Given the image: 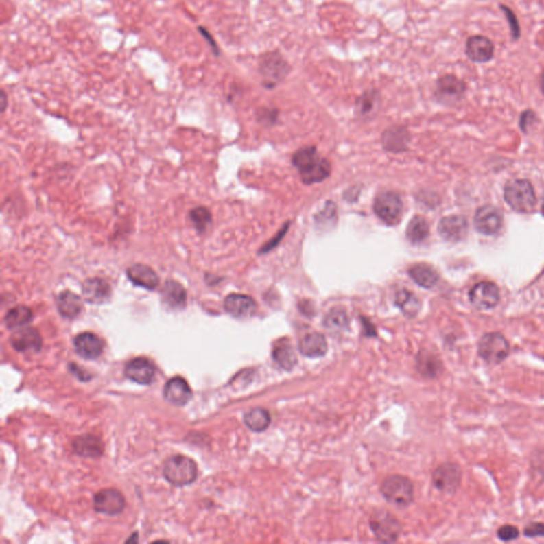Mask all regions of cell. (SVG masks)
Returning a JSON list of instances; mask_svg holds the SVG:
<instances>
[{"instance_id":"obj_25","label":"cell","mask_w":544,"mask_h":544,"mask_svg":"<svg viewBox=\"0 0 544 544\" xmlns=\"http://www.w3.org/2000/svg\"><path fill=\"white\" fill-rule=\"evenodd\" d=\"M73 447L77 454L88 458L100 457L104 453V443L102 439L90 434L77 437L73 440Z\"/></svg>"},{"instance_id":"obj_42","label":"cell","mask_w":544,"mask_h":544,"mask_svg":"<svg viewBox=\"0 0 544 544\" xmlns=\"http://www.w3.org/2000/svg\"><path fill=\"white\" fill-rule=\"evenodd\" d=\"M288 228H289V224H286L285 226H283L282 230H281V231L279 232V233L276 234V235L274 236V237L272 238L271 241H269L268 243L266 244V245L263 246V248L262 249H261V251H259V253L269 252L270 250L274 249V248L276 247V246L278 245V244L280 243L281 241H282V238L284 237V235H285L286 232H287Z\"/></svg>"},{"instance_id":"obj_28","label":"cell","mask_w":544,"mask_h":544,"mask_svg":"<svg viewBox=\"0 0 544 544\" xmlns=\"http://www.w3.org/2000/svg\"><path fill=\"white\" fill-rule=\"evenodd\" d=\"M244 421L248 429L255 433L266 431L270 425L271 417L268 410L264 408H253L246 412L244 416Z\"/></svg>"},{"instance_id":"obj_12","label":"cell","mask_w":544,"mask_h":544,"mask_svg":"<svg viewBox=\"0 0 544 544\" xmlns=\"http://www.w3.org/2000/svg\"><path fill=\"white\" fill-rule=\"evenodd\" d=\"M126 499L119 491L112 488L102 489L94 497V508L97 512L115 516L125 509Z\"/></svg>"},{"instance_id":"obj_44","label":"cell","mask_w":544,"mask_h":544,"mask_svg":"<svg viewBox=\"0 0 544 544\" xmlns=\"http://www.w3.org/2000/svg\"><path fill=\"white\" fill-rule=\"evenodd\" d=\"M535 121V114L532 113V111L525 112L522 115V118H521V126H522V129L524 130L525 126L530 125V121Z\"/></svg>"},{"instance_id":"obj_30","label":"cell","mask_w":544,"mask_h":544,"mask_svg":"<svg viewBox=\"0 0 544 544\" xmlns=\"http://www.w3.org/2000/svg\"><path fill=\"white\" fill-rule=\"evenodd\" d=\"M32 318L34 314L28 307L19 305L8 311L5 316V323L8 329L14 330V329L24 328L25 325L32 321Z\"/></svg>"},{"instance_id":"obj_43","label":"cell","mask_w":544,"mask_h":544,"mask_svg":"<svg viewBox=\"0 0 544 544\" xmlns=\"http://www.w3.org/2000/svg\"><path fill=\"white\" fill-rule=\"evenodd\" d=\"M198 31L200 32L201 36H202L203 38L208 40L209 45L211 46L212 48L213 52H214L216 56H220V47L217 45V43L215 42L214 38H213L212 34L209 32L204 27L199 26Z\"/></svg>"},{"instance_id":"obj_23","label":"cell","mask_w":544,"mask_h":544,"mask_svg":"<svg viewBox=\"0 0 544 544\" xmlns=\"http://www.w3.org/2000/svg\"><path fill=\"white\" fill-rule=\"evenodd\" d=\"M161 294H162L163 302L170 309H183L187 305V290L177 281H166Z\"/></svg>"},{"instance_id":"obj_24","label":"cell","mask_w":544,"mask_h":544,"mask_svg":"<svg viewBox=\"0 0 544 544\" xmlns=\"http://www.w3.org/2000/svg\"><path fill=\"white\" fill-rule=\"evenodd\" d=\"M57 307L64 318L75 319L82 311L83 301L80 296L75 295L71 290H64L58 296Z\"/></svg>"},{"instance_id":"obj_26","label":"cell","mask_w":544,"mask_h":544,"mask_svg":"<svg viewBox=\"0 0 544 544\" xmlns=\"http://www.w3.org/2000/svg\"><path fill=\"white\" fill-rule=\"evenodd\" d=\"M299 350L307 357H321L328 351V344L322 334L311 333L300 340Z\"/></svg>"},{"instance_id":"obj_9","label":"cell","mask_w":544,"mask_h":544,"mask_svg":"<svg viewBox=\"0 0 544 544\" xmlns=\"http://www.w3.org/2000/svg\"><path fill=\"white\" fill-rule=\"evenodd\" d=\"M462 472L460 466L453 462L441 464L433 474L435 487L442 493H454L462 483Z\"/></svg>"},{"instance_id":"obj_45","label":"cell","mask_w":544,"mask_h":544,"mask_svg":"<svg viewBox=\"0 0 544 544\" xmlns=\"http://www.w3.org/2000/svg\"><path fill=\"white\" fill-rule=\"evenodd\" d=\"M0 102H1V112L5 113V110L8 108V96L7 93L5 92V90H1V94H0Z\"/></svg>"},{"instance_id":"obj_15","label":"cell","mask_w":544,"mask_h":544,"mask_svg":"<svg viewBox=\"0 0 544 544\" xmlns=\"http://www.w3.org/2000/svg\"><path fill=\"white\" fill-rule=\"evenodd\" d=\"M438 232L445 241L457 243L468 234V222L464 216L458 215L445 217L439 222Z\"/></svg>"},{"instance_id":"obj_40","label":"cell","mask_w":544,"mask_h":544,"mask_svg":"<svg viewBox=\"0 0 544 544\" xmlns=\"http://www.w3.org/2000/svg\"><path fill=\"white\" fill-rule=\"evenodd\" d=\"M497 535L502 541H514L520 537V532L515 525H503L497 530Z\"/></svg>"},{"instance_id":"obj_8","label":"cell","mask_w":544,"mask_h":544,"mask_svg":"<svg viewBox=\"0 0 544 544\" xmlns=\"http://www.w3.org/2000/svg\"><path fill=\"white\" fill-rule=\"evenodd\" d=\"M499 287L493 282L477 283L469 294L470 302L480 311L495 309L499 302Z\"/></svg>"},{"instance_id":"obj_27","label":"cell","mask_w":544,"mask_h":544,"mask_svg":"<svg viewBox=\"0 0 544 544\" xmlns=\"http://www.w3.org/2000/svg\"><path fill=\"white\" fill-rule=\"evenodd\" d=\"M412 281L423 288H431L439 280L438 272L429 265L419 263L410 267L408 271Z\"/></svg>"},{"instance_id":"obj_3","label":"cell","mask_w":544,"mask_h":544,"mask_svg":"<svg viewBox=\"0 0 544 544\" xmlns=\"http://www.w3.org/2000/svg\"><path fill=\"white\" fill-rule=\"evenodd\" d=\"M166 481L177 487L189 485L197 478V464L189 457L175 455L166 460L163 468Z\"/></svg>"},{"instance_id":"obj_46","label":"cell","mask_w":544,"mask_h":544,"mask_svg":"<svg viewBox=\"0 0 544 544\" xmlns=\"http://www.w3.org/2000/svg\"><path fill=\"white\" fill-rule=\"evenodd\" d=\"M540 88H541L542 93L544 95V71L542 73L541 78H540Z\"/></svg>"},{"instance_id":"obj_29","label":"cell","mask_w":544,"mask_h":544,"mask_svg":"<svg viewBox=\"0 0 544 544\" xmlns=\"http://www.w3.org/2000/svg\"><path fill=\"white\" fill-rule=\"evenodd\" d=\"M383 144L387 150L392 152L405 150L408 144V133L403 128H392L387 130L383 137Z\"/></svg>"},{"instance_id":"obj_31","label":"cell","mask_w":544,"mask_h":544,"mask_svg":"<svg viewBox=\"0 0 544 544\" xmlns=\"http://www.w3.org/2000/svg\"><path fill=\"white\" fill-rule=\"evenodd\" d=\"M418 369L423 377L434 379L440 375L442 364L436 355L431 352H421L418 356Z\"/></svg>"},{"instance_id":"obj_4","label":"cell","mask_w":544,"mask_h":544,"mask_svg":"<svg viewBox=\"0 0 544 544\" xmlns=\"http://www.w3.org/2000/svg\"><path fill=\"white\" fill-rule=\"evenodd\" d=\"M510 353V344L504 335L499 332L486 333L478 340L477 354L489 365H499Z\"/></svg>"},{"instance_id":"obj_38","label":"cell","mask_w":544,"mask_h":544,"mask_svg":"<svg viewBox=\"0 0 544 544\" xmlns=\"http://www.w3.org/2000/svg\"><path fill=\"white\" fill-rule=\"evenodd\" d=\"M337 220L336 206L334 203L328 202L325 204L323 211L319 213L318 216H316V224L319 228H327V226H333Z\"/></svg>"},{"instance_id":"obj_34","label":"cell","mask_w":544,"mask_h":544,"mask_svg":"<svg viewBox=\"0 0 544 544\" xmlns=\"http://www.w3.org/2000/svg\"><path fill=\"white\" fill-rule=\"evenodd\" d=\"M189 220L195 226L197 232L200 234L206 233L213 224L212 213L208 208L197 206L189 212Z\"/></svg>"},{"instance_id":"obj_1","label":"cell","mask_w":544,"mask_h":544,"mask_svg":"<svg viewBox=\"0 0 544 544\" xmlns=\"http://www.w3.org/2000/svg\"><path fill=\"white\" fill-rule=\"evenodd\" d=\"M292 164L299 170L300 177L305 184L322 182L330 176L331 163L321 158L315 147H304L292 156Z\"/></svg>"},{"instance_id":"obj_19","label":"cell","mask_w":544,"mask_h":544,"mask_svg":"<svg viewBox=\"0 0 544 544\" xmlns=\"http://www.w3.org/2000/svg\"><path fill=\"white\" fill-rule=\"evenodd\" d=\"M164 397L169 403L174 405L183 406L189 403L193 391L189 383L181 377L170 379L164 387Z\"/></svg>"},{"instance_id":"obj_13","label":"cell","mask_w":544,"mask_h":544,"mask_svg":"<svg viewBox=\"0 0 544 544\" xmlns=\"http://www.w3.org/2000/svg\"><path fill=\"white\" fill-rule=\"evenodd\" d=\"M502 214L493 205H485L478 209L474 217V226L480 233L493 235L502 226Z\"/></svg>"},{"instance_id":"obj_33","label":"cell","mask_w":544,"mask_h":544,"mask_svg":"<svg viewBox=\"0 0 544 544\" xmlns=\"http://www.w3.org/2000/svg\"><path fill=\"white\" fill-rule=\"evenodd\" d=\"M429 226L427 220L422 216H415L406 228V237L412 244H420L429 237Z\"/></svg>"},{"instance_id":"obj_20","label":"cell","mask_w":544,"mask_h":544,"mask_svg":"<svg viewBox=\"0 0 544 544\" xmlns=\"http://www.w3.org/2000/svg\"><path fill=\"white\" fill-rule=\"evenodd\" d=\"M83 298L91 304L106 303L112 295L111 285L104 279L91 278L82 286Z\"/></svg>"},{"instance_id":"obj_37","label":"cell","mask_w":544,"mask_h":544,"mask_svg":"<svg viewBox=\"0 0 544 544\" xmlns=\"http://www.w3.org/2000/svg\"><path fill=\"white\" fill-rule=\"evenodd\" d=\"M379 104V93L377 91H368L364 93L356 102V112L365 116L372 113Z\"/></svg>"},{"instance_id":"obj_35","label":"cell","mask_w":544,"mask_h":544,"mask_svg":"<svg viewBox=\"0 0 544 544\" xmlns=\"http://www.w3.org/2000/svg\"><path fill=\"white\" fill-rule=\"evenodd\" d=\"M274 362L282 369L292 370L297 364V356L292 346L287 344H279L272 352Z\"/></svg>"},{"instance_id":"obj_36","label":"cell","mask_w":544,"mask_h":544,"mask_svg":"<svg viewBox=\"0 0 544 544\" xmlns=\"http://www.w3.org/2000/svg\"><path fill=\"white\" fill-rule=\"evenodd\" d=\"M325 328L333 332H342L349 327V317L342 309H333L324 319Z\"/></svg>"},{"instance_id":"obj_41","label":"cell","mask_w":544,"mask_h":544,"mask_svg":"<svg viewBox=\"0 0 544 544\" xmlns=\"http://www.w3.org/2000/svg\"><path fill=\"white\" fill-rule=\"evenodd\" d=\"M524 536L528 538L544 537V523L532 522L524 528Z\"/></svg>"},{"instance_id":"obj_22","label":"cell","mask_w":544,"mask_h":544,"mask_svg":"<svg viewBox=\"0 0 544 544\" xmlns=\"http://www.w3.org/2000/svg\"><path fill=\"white\" fill-rule=\"evenodd\" d=\"M224 309L236 318H246L252 316L257 311V303L249 296L241 294H232L224 299Z\"/></svg>"},{"instance_id":"obj_5","label":"cell","mask_w":544,"mask_h":544,"mask_svg":"<svg viewBox=\"0 0 544 544\" xmlns=\"http://www.w3.org/2000/svg\"><path fill=\"white\" fill-rule=\"evenodd\" d=\"M259 71L262 75L263 84L272 88L286 78L290 73V67L280 52H266L259 59Z\"/></svg>"},{"instance_id":"obj_18","label":"cell","mask_w":544,"mask_h":544,"mask_svg":"<svg viewBox=\"0 0 544 544\" xmlns=\"http://www.w3.org/2000/svg\"><path fill=\"white\" fill-rule=\"evenodd\" d=\"M128 279L137 287L154 290L160 285V278L151 267L144 264H135L126 271Z\"/></svg>"},{"instance_id":"obj_21","label":"cell","mask_w":544,"mask_h":544,"mask_svg":"<svg viewBox=\"0 0 544 544\" xmlns=\"http://www.w3.org/2000/svg\"><path fill=\"white\" fill-rule=\"evenodd\" d=\"M10 342L19 352L38 351L43 344L42 336L34 328L19 329L13 333Z\"/></svg>"},{"instance_id":"obj_7","label":"cell","mask_w":544,"mask_h":544,"mask_svg":"<svg viewBox=\"0 0 544 544\" xmlns=\"http://www.w3.org/2000/svg\"><path fill=\"white\" fill-rule=\"evenodd\" d=\"M373 211L383 222L389 226H394L400 222L403 214V202L398 193L385 191L375 197Z\"/></svg>"},{"instance_id":"obj_39","label":"cell","mask_w":544,"mask_h":544,"mask_svg":"<svg viewBox=\"0 0 544 544\" xmlns=\"http://www.w3.org/2000/svg\"><path fill=\"white\" fill-rule=\"evenodd\" d=\"M501 10L504 12L505 16H506L507 21H508L512 38H514L515 40H518V38H520L521 29L516 15H515V13L512 12L509 8H507L506 5H501Z\"/></svg>"},{"instance_id":"obj_10","label":"cell","mask_w":544,"mask_h":544,"mask_svg":"<svg viewBox=\"0 0 544 544\" xmlns=\"http://www.w3.org/2000/svg\"><path fill=\"white\" fill-rule=\"evenodd\" d=\"M466 85L454 75H445L437 80L435 96L443 104H455L466 94Z\"/></svg>"},{"instance_id":"obj_16","label":"cell","mask_w":544,"mask_h":544,"mask_svg":"<svg viewBox=\"0 0 544 544\" xmlns=\"http://www.w3.org/2000/svg\"><path fill=\"white\" fill-rule=\"evenodd\" d=\"M466 54L471 61L476 63H487L495 56V45L493 40L483 36H474L468 38Z\"/></svg>"},{"instance_id":"obj_17","label":"cell","mask_w":544,"mask_h":544,"mask_svg":"<svg viewBox=\"0 0 544 544\" xmlns=\"http://www.w3.org/2000/svg\"><path fill=\"white\" fill-rule=\"evenodd\" d=\"M73 344L75 352L85 359H96L104 351V342L94 333L84 332L77 335Z\"/></svg>"},{"instance_id":"obj_32","label":"cell","mask_w":544,"mask_h":544,"mask_svg":"<svg viewBox=\"0 0 544 544\" xmlns=\"http://www.w3.org/2000/svg\"><path fill=\"white\" fill-rule=\"evenodd\" d=\"M396 304L401 311L410 318L417 316V314L421 309L420 300L407 289H402L397 292Z\"/></svg>"},{"instance_id":"obj_11","label":"cell","mask_w":544,"mask_h":544,"mask_svg":"<svg viewBox=\"0 0 544 544\" xmlns=\"http://www.w3.org/2000/svg\"><path fill=\"white\" fill-rule=\"evenodd\" d=\"M370 526L377 539L394 542L400 536L401 526L394 517L385 511H379L370 519Z\"/></svg>"},{"instance_id":"obj_6","label":"cell","mask_w":544,"mask_h":544,"mask_svg":"<svg viewBox=\"0 0 544 544\" xmlns=\"http://www.w3.org/2000/svg\"><path fill=\"white\" fill-rule=\"evenodd\" d=\"M381 493L388 502L399 506H407L414 501V486L404 476H389L383 482Z\"/></svg>"},{"instance_id":"obj_14","label":"cell","mask_w":544,"mask_h":544,"mask_svg":"<svg viewBox=\"0 0 544 544\" xmlns=\"http://www.w3.org/2000/svg\"><path fill=\"white\" fill-rule=\"evenodd\" d=\"M128 379L141 385H150L156 379V367L146 357H137L126 366Z\"/></svg>"},{"instance_id":"obj_2","label":"cell","mask_w":544,"mask_h":544,"mask_svg":"<svg viewBox=\"0 0 544 544\" xmlns=\"http://www.w3.org/2000/svg\"><path fill=\"white\" fill-rule=\"evenodd\" d=\"M505 201L512 210L519 213H530L537 204L535 191L528 180L517 179L505 187Z\"/></svg>"}]
</instances>
